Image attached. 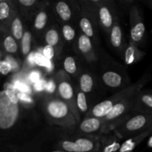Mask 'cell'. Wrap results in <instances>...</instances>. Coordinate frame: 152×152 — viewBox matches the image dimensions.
I'll return each instance as SVG.
<instances>
[{"mask_svg":"<svg viewBox=\"0 0 152 152\" xmlns=\"http://www.w3.org/2000/svg\"><path fill=\"white\" fill-rule=\"evenodd\" d=\"M97 77L102 86L111 90H123L131 86L126 68L111 58L101 48L97 49Z\"/></svg>","mask_w":152,"mask_h":152,"instance_id":"obj_1","label":"cell"},{"mask_svg":"<svg viewBox=\"0 0 152 152\" xmlns=\"http://www.w3.org/2000/svg\"><path fill=\"white\" fill-rule=\"evenodd\" d=\"M40 102L43 115L50 126L71 128L78 124L68 104L55 94L45 95Z\"/></svg>","mask_w":152,"mask_h":152,"instance_id":"obj_2","label":"cell"},{"mask_svg":"<svg viewBox=\"0 0 152 152\" xmlns=\"http://www.w3.org/2000/svg\"><path fill=\"white\" fill-rule=\"evenodd\" d=\"M99 0L75 1L77 19L81 33L91 39L96 49L99 48V21L97 6Z\"/></svg>","mask_w":152,"mask_h":152,"instance_id":"obj_3","label":"cell"},{"mask_svg":"<svg viewBox=\"0 0 152 152\" xmlns=\"http://www.w3.org/2000/svg\"><path fill=\"white\" fill-rule=\"evenodd\" d=\"M24 107L20 102H13L9 99L4 91L0 94V129L1 141L8 137H12V133L17 131L22 124L24 117L22 109ZM6 143V142H5Z\"/></svg>","mask_w":152,"mask_h":152,"instance_id":"obj_4","label":"cell"},{"mask_svg":"<svg viewBox=\"0 0 152 152\" xmlns=\"http://www.w3.org/2000/svg\"><path fill=\"white\" fill-rule=\"evenodd\" d=\"M151 75L149 73H145V74L141 77L140 79L137 80L136 83L132 84L129 87L116 92L115 94L111 96L110 97L107 98L105 100L98 102L96 105H94L91 108L90 111L88 113L86 117H94L96 118L103 119L109 114L113 109L114 105L120 102L123 98L128 96L134 94L138 91L142 90L144 86L151 80Z\"/></svg>","mask_w":152,"mask_h":152,"instance_id":"obj_5","label":"cell"},{"mask_svg":"<svg viewBox=\"0 0 152 152\" xmlns=\"http://www.w3.org/2000/svg\"><path fill=\"white\" fill-rule=\"evenodd\" d=\"M151 129L152 114H135L125 119L113 132L120 140H127Z\"/></svg>","mask_w":152,"mask_h":152,"instance_id":"obj_6","label":"cell"},{"mask_svg":"<svg viewBox=\"0 0 152 152\" xmlns=\"http://www.w3.org/2000/svg\"><path fill=\"white\" fill-rule=\"evenodd\" d=\"M53 78L56 83L55 95L68 104L79 124L81 122V114L77 108L76 86L71 81V76L64 70H60L53 75Z\"/></svg>","mask_w":152,"mask_h":152,"instance_id":"obj_7","label":"cell"},{"mask_svg":"<svg viewBox=\"0 0 152 152\" xmlns=\"http://www.w3.org/2000/svg\"><path fill=\"white\" fill-rule=\"evenodd\" d=\"M130 23V41L139 48L146 43V28L144 22L143 13L141 7L137 2L134 3L129 11Z\"/></svg>","mask_w":152,"mask_h":152,"instance_id":"obj_8","label":"cell"},{"mask_svg":"<svg viewBox=\"0 0 152 152\" xmlns=\"http://www.w3.org/2000/svg\"><path fill=\"white\" fill-rule=\"evenodd\" d=\"M135 94L126 96L117 102L111 112L105 118H103L104 126L102 134L113 132L114 129L125 119L130 117L131 108Z\"/></svg>","mask_w":152,"mask_h":152,"instance_id":"obj_9","label":"cell"},{"mask_svg":"<svg viewBox=\"0 0 152 152\" xmlns=\"http://www.w3.org/2000/svg\"><path fill=\"white\" fill-rule=\"evenodd\" d=\"M99 28L108 37L111 28L119 16V8L113 0H99L97 6Z\"/></svg>","mask_w":152,"mask_h":152,"instance_id":"obj_10","label":"cell"},{"mask_svg":"<svg viewBox=\"0 0 152 152\" xmlns=\"http://www.w3.org/2000/svg\"><path fill=\"white\" fill-rule=\"evenodd\" d=\"M52 14L53 13L50 2H40L39 6L32 19V31L37 37L44 36L47 30L52 25H50L48 24L50 23V18Z\"/></svg>","mask_w":152,"mask_h":152,"instance_id":"obj_11","label":"cell"},{"mask_svg":"<svg viewBox=\"0 0 152 152\" xmlns=\"http://www.w3.org/2000/svg\"><path fill=\"white\" fill-rule=\"evenodd\" d=\"M76 50L88 64L96 65L98 62L97 49L91 39L83 33H80L77 37Z\"/></svg>","mask_w":152,"mask_h":152,"instance_id":"obj_12","label":"cell"},{"mask_svg":"<svg viewBox=\"0 0 152 152\" xmlns=\"http://www.w3.org/2000/svg\"><path fill=\"white\" fill-rule=\"evenodd\" d=\"M152 114V91L140 90L134 96L130 116Z\"/></svg>","mask_w":152,"mask_h":152,"instance_id":"obj_13","label":"cell"},{"mask_svg":"<svg viewBox=\"0 0 152 152\" xmlns=\"http://www.w3.org/2000/svg\"><path fill=\"white\" fill-rule=\"evenodd\" d=\"M52 11L56 18L62 24H68L77 16L75 1H59L50 3Z\"/></svg>","mask_w":152,"mask_h":152,"instance_id":"obj_14","label":"cell"},{"mask_svg":"<svg viewBox=\"0 0 152 152\" xmlns=\"http://www.w3.org/2000/svg\"><path fill=\"white\" fill-rule=\"evenodd\" d=\"M125 36L126 35L122 28L120 18H118L114 22L113 28H111L108 39H109V42L111 48L114 49L116 53H117V54L120 56L122 59H123V57H124L125 51L128 45Z\"/></svg>","mask_w":152,"mask_h":152,"instance_id":"obj_15","label":"cell"},{"mask_svg":"<svg viewBox=\"0 0 152 152\" xmlns=\"http://www.w3.org/2000/svg\"><path fill=\"white\" fill-rule=\"evenodd\" d=\"M17 11L15 1L10 0L0 1V22L1 34L10 33V27L12 20Z\"/></svg>","mask_w":152,"mask_h":152,"instance_id":"obj_16","label":"cell"},{"mask_svg":"<svg viewBox=\"0 0 152 152\" xmlns=\"http://www.w3.org/2000/svg\"><path fill=\"white\" fill-rule=\"evenodd\" d=\"M103 126V119L94 117H85L83 120L76 126V129L83 134L99 136L102 134Z\"/></svg>","mask_w":152,"mask_h":152,"instance_id":"obj_17","label":"cell"},{"mask_svg":"<svg viewBox=\"0 0 152 152\" xmlns=\"http://www.w3.org/2000/svg\"><path fill=\"white\" fill-rule=\"evenodd\" d=\"M99 81L100 80L96 74L89 70H82L78 77V87L87 95L97 89Z\"/></svg>","mask_w":152,"mask_h":152,"instance_id":"obj_18","label":"cell"},{"mask_svg":"<svg viewBox=\"0 0 152 152\" xmlns=\"http://www.w3.org/2000/svg\"><path fill=\"white\" fill-rule=\"evenodd\" d=\"M61 29L58 28L56 24H52L51 26L47 30L44 35L45 42L46 45L52 46L56 50V56H59L63 49V45L65 43L62 38Z\"/></svg>","mask_w":152,"mask_h":152,"instance_id":"obj_19","label":"cell"},{"mask_svg":"<svg viewBox=\"0 0 152 152\" xmlns=\"http://www.w3.org/2000/svg\"><path fill=\"white\" fill-rule=\"evenodd\" d=\"M121 145L120 139L114 132L102 134L99 136L98 152H119Z\"/></svg>","mask_w":152,"mask_h":152,"instance_id":"obj_20","label":"cell"},{"mask_svg":"<svg viewBox=\"0 0 152 152\" xmlns=\"http://www.w3.org/2000/svg\"><path fill=\"white\" fill-rule=\"evenodd\" d=\"M15 3L22 19L32 20L39 6L40 1L38 0H19L15 1Z\"/></svg>","mask_w":152,"mask_h":152,"instance_id":"obj_21","label":"cell"},{"mask_svg":"<svg viewBox=\"0 0 152 152\" xmlns=\"http://www.w3.org/2000/svg\"><path fill=\"white\" fill-rule=\"evenodd\" d=\"M145 55V52L142 51L138 46L134 44L132 42L129 41L128 42L123 60L126 65H132L142 59Z\"/></svg>","mask_w":152,"mask_h":152,"instance_id":"obj_22","label":"cell"},{"mask_svg":"<svg viewBox=\"0 0 152 152\" xmlns=\"http://www.w3.org/2000/svg\"><path fill=\"white\" fill-rule=\"evenodd\" d=\"M23 20L19 11H16L10 27V33L17 42H21L25 33Z\"/></svg>","mask_w":152,"mask_h":152,"instance_id":"obj_23","label":"cell"},{"mask_svg":"<svg viewBox=\"0 0 152 152\" xmlns=\"http://www.w3.org/2000/svg\"><path fill=\"white\" fill-rule=\"evenodd\" d=\"M151 134L152 129L147 131V132H144V133L141 134L137 135V136L127 139L122 143L119 152H132L142 140H144L145 138L150 136Z\"/></svg>","mask_w":152,"mask_h":152,"instance_id":"obj_24","label":"cell"},{"mask_svg":"<svg viewBox=\"0 0 152 152\" xmlns=\"http://www.w3.org/2000/svg\"><path fill=\"white\" fill-rule=\"evenodd\" d=\"M63 70L69 74L70 76H73L74 77H77L80 75L81 71H80L78 66V63L77 62V59L75 57L71 55L66 56L63 59ZM78 78V77H77Z\"/></svg>","mask_w":152,"mask_h":152,"instance_id":"obj_25","label":"cell"},{"mask_svg":"<svg viewBox=\"0 0 152 152\" xmlns=\"http://www.w3.org/2000/svg\"><path fill=\"white\" fill-rule=\"evenodd\" d=\"M4 37L2 40V48L7 55L16 54L19 50V45L16 39L10 33L3 34Z\"/></svg>","mask_w":152,"mask_h":152,"instance_id":"obj_26","label":"cell"},{"mask_svg":"<svg viewBox=\"0 0 152 152\" xmlns=\"http://www.w3.org/2000/svg\"><path fill=\"white\" fill-rule=\"evenodd\" d=\"M76 96H77V104L80 113L85 117H86L88 113L90 111L91 108L88 105V101L87 95L82 91L78 86H76Z\"/></svg>","mask_w":152,"mask_h":152,"instance_id":"obj_27","label":"cell"},{"mask_svg":"<svg viewBox=\"0 0 152 152\" xmlns=\"http://www.w3.org/2000/svg\"><path fill=\"white\" fill-rule=\"evenodd\" d=\"M61 32L65 42L76 46L77 39H76V31L72 25H70V23L62 24Z\"/></svg>","mask_w":152,"mask_h":152,"instance_id":"obj_28","label":"cell"},{"mask_svg":"<svg viewBox=\"0 0 152 152\" xmlns=\"http://www.w3.org/2000/svg\"><path fill=\"white\" fill-rule=\"evenodd\" d=\"M32 33L30 30L26 29L24 33L23 37L20 42V48L22 54L28 56L31 53V43H32Z\"/></svg>","mask_w":152,"mask_h":152,"instance_id":"obj_29","label":"cell"},{"mask_svg":"<svg viewBox=\"0 0 152 152\" xmlns=\"http://www.w3.org/2000/svg\"><path fill=\"white\" fill-rule=\"evenodd\" d=\"M35 62L37 66L43 68L46 71V72H52L53 71V61L48 60L42 52L36 51L35 53Z\"/></svg>","mask_w":152,"mask_h":152,"instance_id":"obj_30","label":"cell"},{"mask_svg":"<svg viewBox=\"0 0 152 152\" xmlns=\"http://www.w3.org/2000/svg\"><path fill=\"white\" fill-rule=\"evenodd\" d=\"M18 96H19V102H20L21 105L26 108H30L32 105L34 104V100L31 95L28 94L22 93V92L17 91Z\"/></svg>","mask_w":152,"mask_h":152,"instance_id":"obj_31","label":"cell"},{"mask_svg":"<svg viewBox=\"0 0 152 152\" xmlns=\"http://www.w3.org/2000/svg\"><path fill=\"white\" fill-rule=\"evenodd\" d=\"M42 71H40L38 69H36V68H34L28 73V82L33 83V84H35V83H37V82H39L42 79Z\"/></svg>","mask_w":152,"mask_h":152,"instance_id":"obj_32","label":"cell"},{"mask_svg":"<svg viewBox=\"0 0 152 152\" xmlns=\"http://www.w3.org/2000/svg\"><path fill=\"white\" fill-rule=\"evenodd\" d=\"M42 54L47 58L48 60L53 61L54 59L55 56H56V50L52 46L48 45H45L44 48H42Z\"/></svg>","mask_w":152,"mask_h":152,"instance_id":"obj_33","label":"cell"},{"mask_svg":"<svg viewBox=\"0 0 152 152\" xmlns=\"http://www.w3.org/2000/svg\"><path fill=\"white\" fill-rule=\"evenodd\" d=\"M0 72L4 76L7 75L9 73L13 72V67L6 59H1L0 62Z\"/></svg>","mask_w":152,"mask_h":152,"instance_id":"obj_34","label":"cell"},{"mask_svg":"<svg viewBox=\"0 0 152 152\" xmlns=\"http://www.w3.org/2000/svg\"><path fill=\"white\" fill-rule=\"evenodd\" d=\"M48 94H55L56 91V83L54 78L50 77L47 80V85H46V90Z\"/></svg>","mask_w":152,"mask_h":152,"instance_id":"obj_35","label":"cell"},{"mask_svg":"<svg viewBox=\"0 0 152 152\" xmlns=\"http://www.w3.org/2000/svg\"><path fill=\"white\" fill-rule=\"evenodd\" d=\"M46 85H47V80H45V79H42L37 83L34 84L33 89L37 94L43 93L46 90Z\"/></svg>","mask_w":152,"mask_h":152,"instance_id":"obj_36","label":"cell"},{"mask_svg":"<svg viewBox=\"0 0 152 152\" xmlns=\"http://www.w3.org/2000/svg\"><path fill=\"white\" fill-rule=\"evenodd\" d=\"M148 146L149 147V148H152V135L148 141Z\"/></svg>","mask_w":152,"mask_h":152,"instance_id":"obj_37","label":"cell"},{"mask_svg":"<svg viewBox=\"0 0 152 152\" xmlns=\"http://www.w3.org/2000/svg\"><path fill=\"white\" fill-rule=\"evenodd\" d=\"M46 152H66V151H61V150H53V151H46Z\"/></svg>","mask_w":152,"mask_h":152,"instance_id":"obj_38","label":"cell"},{"mask_svg":"<svg viewBox=\"0 0 152 152\" xmlns=\"http://www.w3.org/2000/svg\"><path fill=\"white\" fill-rule=\"evenodd\" d=\"M148 4L149 5V7L152 9V0H150V1H148Z\"/></svg>","mask_w":152,"mask_h":152,"instance_id":"obj_39","label":"cell"}]
</instances>
